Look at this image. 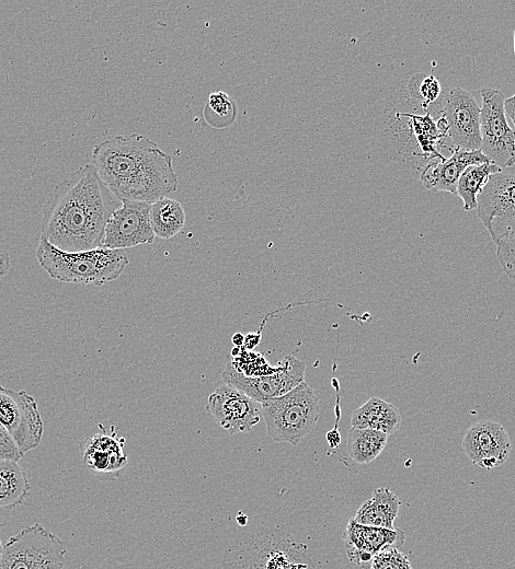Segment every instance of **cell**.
I'll return each mask as SVG.
<instances>
[{
    "label": "cell",
    "instance_id": "obj_1",
    "mask_svg": "<svg viewBox=\"0 0 515 569\" xmlns=\"http://www.w3.org/2000/svg\"><path fill=\"white\" fill-rule=\"evenodd\" d=\"M121 205L93 164H85L52 190L43 207L41 236L64 252L103 247L107 220Z\"/></svg>",
    "mask_w": 515,
    "mask_h": 569
},
{
    "label": "cell",
    "instance_id": "obj_2",
    "mask_svg": "<svg viewBox=\"0 0 515 569\" xmlns=\"http://www.w3.org/2000/svg\"><path fill=\"white\" fill-rule=\"evenodd\" d=\"M92 164L121 201L153 204L178 188L172 158L139 133L118 135L98 143L92 150Z\"/></svg>",
    "mask_w": 515,
    "mask_h": 569
},
{
    "label": "cell",
    "instance_id": "obj_3",
    "mask_svg": "<svg viewBox=\"0 0 515 569\" xmlns=\"http://www.w3.org/2000/svg\"><path fill=\"white\" fill-rule=\"evenodd\" d=\"M36 258L52 279L91 286H103L116 280L129 263L125 249L100 247L83 252H64L42 236Z\"/></svg>",
    "mask_w": 515,
    "mask_h": 569
},
{
    "label": "cell",
    "instance_id": "obj_4",
    "mask_svg": "<svg viewBox=\"0 0 515 569\" xmlns=\"http://www.w3.org/2000/svg\"><path fill=\"white\" fill-rule=\"evenodd\" d=\"M262 418L275 442L297 445L319 420V397L305 381L286 394L261 404Z\"/></svg>",
    "mask_w": 515,
    "mask_h": 569
},
{
    "label": "cell",
    "instance_id": "obj_5",
    "mask_svg": "<svg viewBox=\"0 0 515 569\" xmlns=\"http://www.w3.org/2000/svg\"><path fill=\"white\" fill-rule=\"evenodd\" d=\"M425 113L434 119L443 118L451 152L481 150L480 107L470 92L462 88L448 89Z\"/></svg>",
    "mask_w": 515,
    "mask_h": 569
},
{
    "label": "cell",
    "instance_id": "obj_6",
    "mask_svg": "<svg viewBox=\"0 0 515 569\" xmlns=\"http://www.w3.org/2000/svg\"><path fill=\"white\" fill-rule=\"evenodd\" d=\"M478 217L493 243L515 237V175L496 173L477 197Z\"/></svg>",
    "mask_w": 515,
    "mask_h": 569
},
{
    "label": "cell",
    "instance_id": "obj_7",
    "mask_svg": "<svg viewBox=\"0 0 515 569\" xmlns=\"http://www.w3.org/2000/svg\"><path fill=\"white\" fill-rule=\"evenodd\" d=\"M480 95L481 151L500 167H510L515 164V129L506 120V97L501 91L492 88L481 89Z\"/></svg>",
    "mask_w": 515,
    "mask_h": 569
},
{
    "label": "cell",
    "instance_id": "obj_8",
    "mask_svg": "<svg viewBox=\"0 0 515 569\" xmlns=\"http://www.w3.org/2000/svg\"><path fill=\"white\" fill-rule=\"evenodd\" d=\"M0 423L24 456L43 438L44 421L35 398L26 391H13L0 384Z\"/></svg>",
    "mask_w": 515,
    "mask_h": 569
},
{
    "label": "cell",
    "instance_id": "obj_9",
    "mask_svg": "<svg viewBox=\"0 0 515 569\" xmlns=\"http://www.w3.org/2000/svg\"><path fill=\"white\" fill-rule=\"evenodd\" d=\"M275 373L248 376L240 372L233 362H229L222 372L226 384L242 391L252 399L262 404L282 396L304 382L306 364L294 356H286Z\"/></svg>",
    "mask_w": 515,
    "mask_h": 569
},
{
    "label": "cell",
    "instance_id": "obj_10",
    "mask_svg": "<svg viewBox=\"0 0 515 569\" xmlns=\"http://www.w3.org/2000/svg\"><path fill=\"white\" fill-rule=\"evenodd\" d=\"M150 205L144 201L123 200L107 220L103 247L126 249L151 244L154 233L150 223Z\"/></svg>",
    "mask_w": 515,
    "mask_h": 569
},
{
    "label": "cell",
    "instance_id": "obj_11",
    "mask_svg": "<svg viewBox=\"0 0 515 569\" xmlns=\"http://www.w3.org/2000/svg\"><path fill=\"white\" fill-rule=\"evenodd\" d=\"M206 410L231 437L249 431L262 417L260 403L226 383L209 395Z\"/></svg>",
    "mask_w": 515,
    "mask_h": 569
},
{
    "label": "cell",
    "instance_id": "obj_12",
    "mask_svg": "<svg viewBox=\"0 0 515 569\" xmlns=\"http://www.w3.org/2000/svg\"><path fill=\"white\" fill-rule=\"evenodd\" d=\"M462 449L472 464L492 469L507 461L512 444L508 432L501 423L481 419L466 430Z\"/></svg>",
    "mask_w": 515,
    "mask_h": 569
},
{
    "label": "cell",
    "instance_id": "obj_13",
    "mask_svg": "<svg viewBox=\"0 0 515 569\" xmlns=\"http://www.w3.org/2000/svg\"><path fill=\"white\" fill-rule=\"evenodd\" d=\"M347 558L352 564L365 566L380 551L400 547L404 533L400 529L364 525L351 519L343 532Z\"/></svg>",
    "mask_w": 515,
    "mask_h": 569
},
{
    "label": "cell",
    "instance_id": "obj_14",
    "mask_svg": "<svg viewBox=\"0 0 515 569\" xmlns=\"http://www.w3.org/2000/svg\"><path fill=\"white\" fill-rule=\"evenodd\" d=\"M98 426L100 432L87 437L81 443L83 462L95 476L112 475L116 478L128 463L124 452L125 438H117L114 425H111L110 433L102 423Z\"/></svg>",
    "mask_w": 515,
    "mask_h": 569
},
{
    "label": "cell",
    "instance_id": "obj_15",
    "mask_svg": "<svg viewBox=\"0 0 515 569\" xmlns=\"http://www.w3.org/2000/svg\"><path fill=\"white\" fill-rule=\"evenodd\" d=\"M491 162L481 150L456 149L447 159L426 164L420 175L424 188L456 195L458 181L464 171L474 164Z\"/></svg>",
    "mask_w": 515,
    "mask_h": 569
},
{
    "label": "cell",
    "instance_id": "obj_16",
    "mask_svg": "<svg viewBox=\"0 0 515 569\" xmlns=\"http://www.w3.org/2000/svg\"><path fill=\"white\" fill-rule=\"evenodd\" d=\"M55 536L39 523L22 529L3 545L0 569H31Z\"/></svg>",
    "mask_w": 515,
    "mask_h": 569
},
{
    "label": "cell",
    "instance_id": "obj_17",
    "mask_svg": "<svg viewBox=\"0 0 515 569\" xmlns=\"http://www.w3.org/2000/svg\"><path fill=\"white\" fill-rule=\"evenodd\" d=\"M401 501L388 487H379L374 490L370 499L360 504L355 515V522L364 525L396 529L394 520Z\"/></svg>",
    "mask_w": 515,
    "mask_h": 569
},
{
    "label": "cell",
    "instance_id": "obj_18",
    "mask_svg": "<svg viewBox=\"0 0 515 569\" xmlns=\"http://www.w3.org/2000/svg\"><path fill=\"white\" fill-rule=\"evenodd\" d=\"M401 423L399 409L377 396L370 397L356 408L351 417V427L374 429L390 436Z\"/></svg>",
    "mask_w": 515,
    "mask_h": 569
},
{
    "label": "cell",
    "instance_id": "obj_19",
    "mask_svg": "<svg viewBox=\"0 0 515 569\" xmlns=\"http://www.w3.org/2000/svg\"><path fill=\"white\" fill-rule=\"evenodd\" d=\"M30 489L26 472L19 462L0 460V508L13 509L22 504Z\"/></svg>",
    "mask_w": 515,
    "mask_h": 569
},
{
    "label": "cell",
    "instance_id": "obj_20",
    "mask_svg": "<svg viewBox=\"0 0 515 569\" xmlns=\"http://www.w3.org/2000/svg\"><path fill=\"white\" fill-rule=\"evenodd\" d=\"M186 220L183 206L176 199L164 197L150 205V223L156 236L171 239L182 231Z\"/></svg>",
    "mask_w": 515,
    "mask_h": 569
},
{
    "label": "cell",
    "instance_id": "obj_21",
    "mask_svg": "<svg viewBox=\"0 0 515 569\" xmlns=\"http://www.w3.org/2000/svg\"><path fill=\"white\" fill-rule=\"evenodd\" d=\"M388 437L374 429L351 427L346 441L347 455L357 464L371 463L385 449Z\"/></svg>",
    "mask_w": 515,
    "mask_h": 569
},
{
    "label": "cell",
    "instance_id": "obj_22",
    "mask_svg": "<svg viewBox=\"0 0 515 569\" xmlns=\"http://www.w3.org/2000/svg\"><path fill=\"white\" fill-rule=\"evenodd\" d=\"M502 167L493 162L468 166L461 174L456 195L462 200L466 211L477 209V197L487 185L491 175L501 173Z\"/></svg>",
    "mask_w": 515,
    "mask_h": 569
},
{
    "label": "cell",
    "instance_id": "obj_23",
    "mask_svg": "<svg viewBox=\"0 0 515 569\" xmlns=\"http://www.w3.org/2000/svg\"><path fill=\"white\" fill-rule=\"evenodd\" d=\"M408 92L410 98L424 112L443 94L437 78L425 73H414L409 78Z\"/></svg>",
    "mask_w": 515,
    "mask_h": 569
},
{
    "label": "cell",
    "instance_id": "obj_24",
    "mask_svg": "<svg viewBox=\"0 0 515 569\" xmlns=\"http://www.w3.org/2000/svg\"><path fill=\"white\" fill-rule=\"evenodd\" d=\"M66 553L65 542L56 535L53 543L42 553L31 569H64Z\"/></svg>",
    "mask_w": 515,
    "mask_h": 569
},
{
    "label": "cell",
    "instance_id": "obj_25",
    "mask_svg": "<svg viewBox=\"0 0 515 569\" xmlns=\"http://www.w3.org/2000/svg\"><path fill=\"white\" fill-rule=\"evenodd\" d=\"M370 569H413L403 553L396 547L378 553L370 562Z\"/></svg>",
    "mask_w": 515,
    "mask_h": 569
},
{
    "label": "cell",
    "instance_id": "obj_26",
    "mask_svg": "<svg viewBox=\"0 0 515 569\" xmlns=\"http://www.w3.org/2000/svg\"><path fill=\"white\" fill-rule=\"evenodd\" d=\"M496 257L505 275L515 282V237L496 244Z\"/></svg>",
    "mask_w": 515,
    "mask_h": 569
},
{
    "label": "cell",
    "instance_id": "obj_27",
    "mask_svg": "<svg viewBox=\"0 0 515 569\" xmlns=\"http://www.w3.org/2000/svg\"><path fill=\"white\" fill-rule=\"evenodd\" d=\"M16 444L0 423V460H12L19 462L22 458Z\"/></svg>",
    "mask_w": 515,
    "mask_h": 569
},
{
    "label": "cell",
    "instance_id": "obj_28",
    "mask_svg": "<svg viewBox=\"0 0 515 569\" xmlns=\"http://www.w3.org/2000/svg\"><path fill=\"white\" fill-rule=\"evenodd\" d=\"M208 107L219 116H227L232 109L231 98L222 91L214 92L208 97Z\"/></svg>",
    "mask_w": 515,
    "mask_h": 569
},
{
    "label": "cell",
    "instance_id": "obj_29",
    "mask_svg": "<svg viewBox=\"0 0 515 569\" xmlns=\"http://www.w3.org/2000/svg\"><path fill=\"white\" fill-rule=\"evenodd\" d=\"M504 109L506 116L512 120L515 129V94L505 98Z\"/></svg>",
    "mask_w": 515,
    "mask_h": 569
},
{
    "label": "cell",
    "instance_id": "obj_30",
    "mask_svg": "<svg viewBox=\"0 0 515 569\" xmlns=\"http://www.w3.org/2000/svg\"><path fill=\"white\" fill-rule=\"evenodd\" d=\"M327 441L329 442L331 448H337L341 442V436L336 429L329 431L327 433Z\"/></svg>",
    "mask_w": 515,
    "mask_h": 569
},
{
    "label": "cell",
    "instance_id": "obj_31",
    "mask_svg": "<svg viewBox=\"0 0 515 569\" xmlns=\"http://www.w3.org/2000/svg\"><path fill=\"white\" fill-rule=\"evenodd\" d=\"M243 341H244V336L241 335L240 333H237V334H234V335L232 336V342H233L237 347L241 346V345L243 344Z\"/></svg>",
    "mask_w": 515,
    "mask_h": 569
},
{
    "label": "cell",
    "instance_id": "obj_32",
    "mask_svg": "<svg viewBox=\"0 0 515 569\" xmlns=\"http://www.w3.org/2000/svg\"><path fill=\"white\" fill-rule=\"evenodd\" d=\"M306 565H294L291 569H305Z\"/></svg>",
    "mask_w": 515,
    "mask_h": 569
},
{
    "label": "cell",
    "instance_id": "obj_33",
    "mask_svg": "<svg viewBox=\"0 0 515 569\" xmlns=\"http://www.w3.org/2000/svg\"><path fill=\"white\" fill-rule=\"evenodd\" d=\"M2 550H3V545H2L1 539H0V558H1V555H2Z\"/></svg>",
    "mask_w": 515,
    "mask_h": 569
},
{
    "label": "cell",
    "instance_id": "obj_34",
    "mask_svg": "<svg viewBox=\"0 0 515 569\" xmlns=\"http://www.w3.org/2000/svg\"><path fill=\"white\" fill-rule=\"evenodd\" d=\"M514 54H515V31H514Z\"/></svg>",
    "mask_w": 515,
    "mask_h": 569
}]
</instances>
